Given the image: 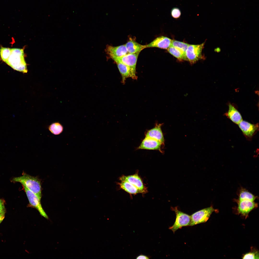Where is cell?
I'll return each mask as SVG.
<instances>
[{
	"label": "cell",
	"mask_w": 259,
	"mask_h": 259,
	"mask_svg": "<svg viewBox=\"0 0 259 259\" xmlns=\"http://www.w3.org/2000/svg\"><path fill=\"white\" fill-rule=\"evenodd\" d=\"M24 56L23 49L11 48V54L5 63L14 70L26 73L28 70Z\"/></svg>",
	"instance_id": "6da1fadb"
},
{
	"label": "cell",
	"mask_w": 259,
	"mask_h": 259,
	"mask_svg": "<svg viewBox=\"0 0 259 259\" xmlns=\"http://www.w3.org/2000/svg\"><path fill=\"white\" fill-rule=\"evenodd\" d=\"M13 182L21 183L28 189L35 194L41 200V182L37 177L31 176L26 173L22 176L14 178L12 180Z\"/></svg>",
	"instance_id": "7a4b0ae2"
},
{
	"label": "cell",
	"mask_w": 259,
	"mask_h": 259,
	"mask_svg": "<svg viewBox=\"0 0 259 259\" xmlns=\"http://www.w3.org/2000/svg\"><path fill=\"white\" fill-rule=\"evenodd\" d=\"M205 42L199 45L189 44L185 53V60L192 64L204 58L202 51Z\"/></svg>",
	"instance_id": "3957f363"
},
{
	"label": "cell",
	"mask_w": 259,
	"mask_h": 259,
	"mask_svg": "<svg viewBox=\"0 0 259 259\" xmlns=\"http://www.w3.org/2000/svg\"><path fill=\"white\" fill-rule=\"evenodd\" d=\"M171 209L174 211L176 214L175 222L169 229L174 233L182 227L189 226L191 222V217L188 215L179 210L177 207H171Z\"/></svg>",
	"instance_id": "277c9868"
},
{
	"label": "cell",
	"mask_w": 259,
	"mask_h": 259,
	"mask_svg": "<svg viewBox=\"0 0 259 259\" xmlns=\"http://www.w3.org/2000/svg\"><path fill=\"white\" fill-rule=\"evenodd\" d=\"M215 210L211 206L193 213L190 216L191 222L189 226H193L206 222L212 213Z\"/></svg>",
	"instance_id": "5b68a950"
},
{
	"label": "cell",
	"mask_w": 259,
	"mask_h": 259,
	"mask_svg": "<svg viewBox=\"0 0 259 259\" xmlns=\"http://www.w3.org/2000/svg\"><path fill=\"white\" fill-rule=\"evenodd\" d=\"M23 187L29 202V206L36 209L41 216L48 219V217L42 206L41 200L35 194L25 187Z\"/></svg>",
	"instance_id": "8992f818"
},
{
	"label": "cell",
	"mask_w": 259,
	"mask_h": 259,
	"mask_svg": "<svg viewBox=\"0 0 259 259\" xmlns=\"http://www.w3.org/2000/svg\"><path fill=\"white\" fill-rule=\"evenodd\" d=\"M140 52L134 53H128L120 57H112L111 58L114 61H118L129 67L136 74V66L137 59Z\"/></svg>",
	"instance_id": "52a82bcc"
},
{
	"label": "cell",
	"mask_w": 259,
	"mask_h": 259,
	"mask_svg": "<svg viewBox=\"0 0 259 259\" xmlns=\"http://www.w3.org/2000/svg\"><path fill=\"white\" fill-rule=\"evenodd\" d=\"M120 181H127L137 188L141 193H145L147 192V188L144 186L143 181L138 173L130 175H123L119 178Z\"/></svg>",
	"instance_id": "ba28073f"
},
{
	"label": "cell",
	"mask_w": 259,
	"mask_h": 259,
	"mask_svg": "<svg viewBox=\"0 0 259 259\" xmlns=\"http://www.w3.org/2000/svg\"><path fill=\"white\" fill-rule=\"evenodd\" d=\"M238 125L244 135L247 139H251L259 130L258 123L254 124L242 120Z\"/></svg>",
	"instance_id": "9c48e42d"
},
{
	"label": "cell",
	"mask_w": 259,
	"mask_h": 259,
	"mask_svg": "<svg viewBox=\"0 0 259 259\" xmlns=\"http://www.w3.org/2000/svg\"><path fill=\"white\" fill-rule=\"evenodd\" d=\"M238 206L237 209L239 213L246 216L258 206L257 203L254 201L248 200H238L236 199Z\"/></svg>",
	"instance_id": "30bf717a"
},
{
	"label": "cell",
	"mask_w": 259,
	"mask_h": 259,
	"mask_svg": "<svg viewBox=\"0 0 259 259\" xmlns=\"http://www.w3.org/2000/svg\"><path fill=\"white\" fill-rule=\"evenodd\" d=\"M162 145L160 143L155 139L145 137L137 147V149L157 150L162 153L161 148Z\"/></svg>",
	"instance_id": "8fae6325"
},
{
	"label": "cell",
	"mask_w": 259,
	"mask_h": 259,
	"mask_svg": "<svg viewBox=\"0 0 259 259\" xmlns=\"http://www.w3.org/2000/svg\"><path fill=\"white\" fill-rule=\"evenodd\" d=\"M162 124L156 123L154 127L146 131L145 134V137L155 139L163 145L165 140L161 129Z\"/></svg>",
	"instance_id": "7c38bea8"
},
{
	"label": "cell",
	"mask_w": 259,
	"mask_h": 259,
	"mask_svg": "<svg viewBox=\"0 0 259 259\" xmlns=\"http://www.w3.org/2000/svg\"><path fill=\"white\" fill-rule=\"evenodd\" d=\"M172 40L164 36L158 37L149 43L145 45V48L157 47L167 49L171 45Z\"/></svg>",
	"instance_id": "4fadbf2b"
},
{
	"label": "cell",
	"mask_w": 259,
	"mask_h": 259,
	"mask_svg": "<svg viewBox=\"0 0 259 259\" xmlns=\"http://www.w3.org/2000/svg\"><path fill=\"white\" fill-rule=\"evenodd\" d=\"M105 50L110 57H121L128 53L125 44L116 47L108 45Z\"/></svg>",
	"instance_id": "5bb4252c"
},
{
	"label": "cell",
	"mask_w": 259,
	"mask_h": 259,
	"mask_svg": "<svg viewBox=\"0 0 259 259\" xmlns=\"http://www.w3.org/2000/svg\"><path fill=\"white\" fill-rule=\"evenodd\" d=\"M116 63L122 77V82L124 84L126 79L131 77L134 79H136L137 77L128 67L118 61H115Z\"/></svg>",
	"instance_id": "9a60e30c"
},
{
	"label": "cell",
	"mask_w": 259,
	"mask_h": 259,
	"mask_svg": "<svg viewBox=\"0 0 259 259\" xmlns=\"http://www.w3.org/2000/svg\"><path fill=\"white\" fill-rule=\"evenodd\" d=\"M228 106V110L225 113V115L234 123L238 124L242 120L241 114L231 103H229Z\"/></svg>",
	"instance_id": "2e32d148"
},
{
	"label": "cell",
	"mask_w": 259,
	"mask_h": 259,
	"mask_svg": "<svg viewBox=\"0 0 259 259\" xmlns=\"http://www.w3.org/2000/svg\"><path fill=\"white\" fill-rule=\"evenodd\" d=\"M128 53H134L140 52L145 48V45H142L131 38L125 44Z\"/></svg>",
	"instance_id": "e0dca14e"
},
{
	"label": "cell",
	"mask_w": 259,
	"mask_h": 259,
	"mask_svg": "<svg viewBox=\"0 0 259 259\" xmlns=\"http://www.w3.org/2000/svg\"><path fill=\"white\" fill-rule=\"evenodd\" d=\"M119 188L130 194H136L141 193V192L136 187L125 181H121L120 182H117Z\"/></svg>",
	"instance_id": "ac0fdd59"
},
{
	"label": "cell",
	"mask_w": 259,
	"mask_h": 259,
	"mask_svg": "<svg viewBox=\"0 0 259 259\" xmlns=\"http://www.w3.org/2000/svg\"><path fill=\"white\" fill-rule=\"evenodd\" d=\"M237 200H248L254 201L257 197L255 196L246 189L241 188L240 190L238 193Z\"/></svg>",
	"instance_id": "d6986e66"
},
{
	"label": "cell",
	"mask_w": 259,
	"mask_h": 259,
	"mask_svg": "<svg viewBox=\"0 0 259 259\" xmlns=\"http://www.w3.org/2000/svg\"><path fill=\"white\" fill-rule=\"evenodd\" d=\"M170 53L180 61L185 60V54L179 49L171 46L167 49Z\"/></svg>",
	"instance_id": "ffe728a7"
},
{
	"label": "cell",
	"mask_w": 259,
	"mask_h": 259,
	"mask_svg": "<svg viewBox=\"0 0 259 259\" xmlns=\"http://www.w3.org/2000/svg\"><path fill=\"white\" fill-rule=\"evenodd\" d=\"M49 130L53 134L58 135L63 131V127L61 123L58 122L52 123L48 127Z\"/></svg>",
	"instance_id": "44dd1931"
},
{
	"label": "cell",
	"mask_w": 259,
	"mask_h": 259,
	"mask_svg": "<svg viewBox=\"0 0 259 259\" xmlns=\"http://www.w3.org/2000/svg\"><path fill=\"white\" fill-rule=\"evenodd\" d=\"M189 44L174 40H172L171 46L177 48L182 51L185 54Z\"/></svg>",
	"instance_id": "7402d4cb"
},
{
	"label": "cell",
	"mask_w": 259,
	"mask_h": 259,
	"mask_svg": "<svg viewBox=\"0 0 259 259\" xmlns=\"http://www.w3.org/2000/svg\"><path fill=\"white\" fill-rule=\"evenodd\" d=\"M11 53V49L1 47L0 49V55L2 60L5 62L7 60Z\"/></svg>",
	"instance_id": "603a6c76"
},
{
	"label": "cell",
	"mask_w": 259,
	"mask_h": 259,
	"mask_svg": "<svg viewBox=\"0 0 259 259\" xmlns=\"http://www.w3.org/2000/svg\"><path fill=\"white\" fill-rule=\"evenodd\" d=\"M243 259H259V253L257 251H252L244 254Z\"/></svg>",
	"instance_id": "cb8c5ba5"
},
{
	"label": "cell",
	"mask_w": 259,
	"mask_h": 259,
	"mask_svg": "<svg viewBox=\"0 0 259 259\" xmlns=\"http://www.w3.org/2000/svg\"><path fill=\"white\" fill-rule=\"evenodd\" d=\"M171 13L172 17L175 19H178L180 17L181 12L179 8L175 7L171 9Z\"/></svg>",
	"instance_id": "d4e9b609"
},
{
	"label": "cell",
	"mask_w": 259,
	"mask_h": 259,
	"mask_svg": "<svg viewBox=\"0 0 259 259\" xmlns=\"http://www.w3.org/2000/svg\"><path fill=\"white\" fill-rule=\"evenodd\" d=\"M6 212L4 202L3 200L0 199V213L5 215Z\"/></svg>",
	"instance_id": "484cf974"
},
{
	"label": "cell",
	"mask_w": 259,
	"mask_h": 259,
	"mask_svg": "<svg viewBox=\"0 0 259 259\" xmlns=\"http://www.w3.org/2000/svg\"><path fill=\"white\" fill-rule=\"evenodd\" d=\"M149 258L148 256L142 254L139 255L137 256L136 258L137 259H148Z\"/></svg>",
	"instance_id": "4316f807"
},
{
	"label": "cell",
	"mask_w": 259,
	"mask_h": 259,
	"mask_svg": "<svg viewBox=\"0 0 259 259\" xmlns=\"http://www.w3.org/2000/svg\"><path fill=\"white\" fill-rule=\"evenodd\" d=\"M5 218V215L0 213V224L2 222Z\"/></svg>",
	"instance_id": "83f0119b"
}]
</instances>
